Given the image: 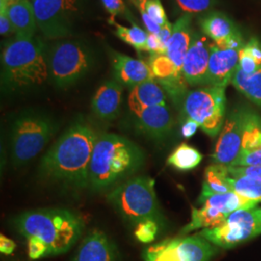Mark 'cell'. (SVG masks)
Returning <instances> with one entry per match:
<instances>
[{
	"label": "cell",
	"instance_id": "obj_38",
	"mask_svg": "<svg viewBox=\"0 0 261 261\" xmlns=\"http://www.w3.org/2000/svg\"><path fill=\"white\" fill-rule=\"evenodd\" d=\"M198 128H199V125L196 121H194L192 119H185V122L183 123L182 128H181L182 136L185 139H190L196 134Z\"/></svg>",
	"mask_w": 261,
	"mask_h": 261
},
{
	"label": "cell",
	"instance_id": "obj_19",
	"mask_svg": "<svg viewBox=\"0 0 261 261\" xmlns=\"http://www.w3.org/2000/svg\"><path fill=\"white\" fill-rule=\"evenodd\" d=\"M123 87L116 81L103 83L94 95L91 108L95 115L103 120L114 119L120 111Z\"/></svg>",
	"mask_w": 261,
	"mask_h": 261
},
{
	"label": "cell",
	"instance_id": "obj_5",
	"mask_svg": "<svg viewBox=\"0 0 261 261\" xmlns=\"http://www.w3.org/2000/svg\"><path fill=\"white\" fill-rule=\"evenodd\" d=\"M122 218L132 224L145 220L161 224L163 217L155 192V180L138 176L122 182L107 196Z\"/></svg>",
	"mask_w": 261,
	"mask_h": 261
},
{
	"label": "cell",
	"instance_id": "obj_10",
	"mask_svg": "<svg viewBox=\"0 0 261 261\" xmlns=\"http://www.w3.org/2000/svg\"><path fill=\"white\" fill-rule=\"evenodd\" d=\"M218 249L197 233L151 245L142 253V258L144 261H210Z\"/></svg>",
	"mask_w": 261,
	"mask_h": 261
},
{
	"label": "cell",
	"instance_id": "obj_39",
	"mask_svg": "<svg viewBox=\"0 0 261 261\" xmlns=\"http://www.w3.org/2000/svg\"><path fill=\"white\" fill-rule=\"evenodd\" d=\"M16 1H18V0H0V5H4V6L8 7L12 3L16 2Z\"/></svg>",
	"mask_w": 261,
	"mask_h": 261
},
{
	"label": "cell",
	"instance_id": "obj_34",
	"mask_svg": "<svg viewBox=\"0 0 261 261\" xmlns=\"http://www.w3.org/2000/svg\"><path fill=\"white\" fill-rule=\"evenodd\" d=\"M231 176H246L261 181V166L254 167H228Z\"/></svg>",
	"mask_w": 261,
	"mask_h": 261
},
{
	"label": "cell",
	"instance_id": "obj_26",
	"mask_svg": "<svg viewBox=\"0 0 261 261\" xmlns=\"http://www.w3.org/2000/svg\"><path fill=\"white\" fill-rule=\"evenodd\" d=\"M230 84L251 102L261 107V69L247 75L237 68Z\"/></svg>",
	"mask_w": 261,
	"mask_h": 261
},
{
	"label": "cell",
	"instance_id": "obj_37",
	"mask_svg": "<svg viewBox=\"0 0 261 261\" xmlns=\"http://www.w3.org/2000/svg\"><path fill=\"white\" fill-rule=\"evenodd\" d=\"M16 243L12 239L4 236L3 234L0 235V252L5 255H11L16 250Z\"/></svg>",
	"mask_w": 261,
	"mask_h": 261
},
{
	"label": "cell",
	"instance_id": "obj_25",
	"mask_svg": "<svg viewBox=\"0 0 261 261\" xmlns=\"http://www.w3.org/2000/svg\"><path fill=\"white\" fill-rule=\"evenodd\" d=\"M227 217L228 216L222 213L214 207L201 205L198 209L193 208L191 222L181 230V234L185 235L200 228L205 229L216 227L223 224Z\"/></svg>",
	"mask_w": 261,
	"mask_h": 261
},
{
	"label": "cell",
	"instance_id": "obj_32",
	"mask_svg": "<svg viewBox=\"0 0 261 261\" xmlns=\"http://www.w3.org/2000/svg\"><path fill=\"white\" fill-rule=\"evenodd\" d=\"M160 224L154 220H145L136 225L135 236L140 243L148 244L155 241L158 235Z\"/></svg>",
	"mask_w": 261,
	"mask_h": 261
},
{
	"label": "cell",
	"instance_id": "obj_20",
	"mask_svg": "<svg viewBox=\"0 0 261 261\" xmlns=\"http://www.w3.org/2000/svg\"><path fill=\"white\" fill-rule=\"evenodd\" d=\"M135 116L139 129L154 139L167 137L173 126V118L168 105L151 107Z\"/></svg>",
	"mask_w": 261,
	"mask_h": 261
},
{
	"label": "cell",
	"instance_id": "obj_9",
	"mask_svg": "<svg viewBox=\"0 0 261 261\" xmlns=\"http://www.w3.org/2000/svg\"><path fill=\"white\" fill-rule=\"evenodd\" d=\"M198 234L218 248H234L260 235L261 207L239 209L229 215L223 224L202 229Z\"/></svg>",
	"mask_w": 261,
	"mask_h": 261
},
{
	"label": "cell",
	"instance_id": "obj_23",
	"mask_svg": "<svg viewBox=\"0 0 261 261\" xmlns=\"http://www.w3.org/2000/svg\"><path fill=\"white\" fill-rule=\"evenodd\" d=\"M16 37H33L38 28L35 12L30 0H18L7 7Z\"/></svg>",
	"mask_w": 261,
	"mask_h": 261
},
{
	"label": "cell",
	"instance_id": "obj_8",
	"mask_svg": "<svg viewBox=\"0 0 261 261\" xmlns=\"http://www.w3.org/2000/svg\"><path fill=\"white\" fill-rule=\"evenodd\" d=\"M48 75L58 88H68L87 74L92 65V55L79 41H61L47 54Z\"/></svg>",
	"mask_w": 261,
	"mask_h": 261
},
{
	"label": "cell",
	"instance_id": "obj_17",
	"mask_svg": "<svg viewBox=\"0 0 261 261\" xmlns=\"http://www.w3.org/2000/svg\"><path fill=\"white\" fill-rule=\"evenodd\" d=\"M112 70L115 81L122 86L130 87L155 80L149 64L143 60L111 50Z\"/></svg>",
	"mask_w": 261,
	"mask_h": 261
},
{
	"label": "cell",
	"instance_id": "obj_7",
	"mask_svg": "<svg viewBox=\"0 0 261 261\" xmlns=\"http://www.w3.org/2000/svg\"><path fill=\"white\" fill-rule=\"evenodd\" d=\"M225 88L206 85L188 91L182 100L185 119L196 121L199 128L211 138L217 137L225 121Z\"/></svg>",
	"mask_w": 261,
	"mask_h": 261
},
{
	"label": "cell",
	"instance_id": "obj_33",
	"mask_svg": "<svg viewBox=\"0 0 261 261\" xmlns=\"http://www.w3.org/2000/svg\"><path fill=\"white\" fill-rule=\"evenodd\" d=\"M175 2L184 15H194L211 9L216 0H175Z\"/></svg>",
	"mask_w": 261,
	"mask_h": 261
},
{
	"label": "cell",
	"instance_id": "obj_3",
	"mask_svg": "<svg viewBox=\"0 0 261 261\" xmlns=\"http://www.w3.org/2000/svg\"><path fill=\"white\" fill-rule=\"evenodd\" d=\"M144 153L130 140L115 134L98 137L89 168L90 187L102 191L135 174L144 163Z\"/></svg>",
	"mask_w": 261,
	"mask_h": 261
},
{
	"label": "cell",
	"instance_id": "obj_27",
	"mask_svg": "<svg viewBox=\"0 0 261 261\" xmlns=\"http://www.w3.org/2000/svg\"><path fill=\"white\" fill-rule=\"evenodd\" d=\"M202 161L201 153L195 147L182 143L168 158V165L178 170L187 171L196 168Z\"/></svg>",
	"mask_w": 261,
	"mask_h": 261
},
{
	"label": "cell",
	"instance_id": "obj_21",
	"mask_svg": "<svg viewBox=\"0 0 261 261\" xmlns=\"http://www.w3.org/2000/svg\"><path fill=\"white\" fill-rule=\"evenodd\" d=\"M191 22L192 15H183L175 21L166 54L180 73L193 39Z\"/></svg>",
	"mask_w": 261,
	"mask_h": 261
},
{
	"label": "cell",
	"instance_id": "obj_2",
	"mask_svg": "<svg viewBox=\"0 0 261 261\" xmlns=\"http://www.w3.org/2000/svg\"><path fill=\"white\" fill-rule=\"evenodd\" d=\"M17 231L25 239H35L47 251V257L69 252L81 238L83 220L66 209H39L23 212L14 219Z\"/></svg>",
	"mask_w": 261,
	"mask_h": 261
},
{
	"label": "cell",
	"instance_id": "obj_4",
	"mask_svg": "<svg viewBox=\"0 0 261 261\" xmlns=\"http://www.w3.org/2000/svg\"><path fill=\"white\" fill-rule=\"evenodd\" d=\"M48 75L47 55L41 40L15 37L1 54V83L10 92L22 91L46 83Z\"/></svg>",
	"mask_w": 261,
	"mask_h": 261
},
{
	"label": "cell",
	"instance_id": "obj_16",
	"mask_svg": "<svg viewBox=\"0 0 261 261\" xmlns=\"http://www.w3.org/2000/svg\"><path fill=\"white\" fill-rule=\"evenodd\" d=\"M239 50L235 48H220L210 44V57L206 85L224 87L231 83L239 63Z\"/></svg>",
	"mask_w": 261,
	"mask_h": 261
},
{
	"label": "cell",
	"instance_id": "obj_29",
	"mask_svg": "<svg viewBox=\"0 0 261 261\" xmlns=\"http://www.w3.org/2000/svg\"><path fill=\"white\" fill-rule=\"evenodd\" d=\"M109 22L115 27L114 34L123 42L130 45L138 51L146 50V42L148 37V32L146 30H143L134 22H132L130 28L123 27L115 20H109Z\"/></svg>",
	"mask_w": 261,
	"mask_h": 261
},
{
	"label": "cell",
	"instance_id": "obj_35",
	"mask_svg": "<svg viewBox=\"0 0 261 261\" xmlns=\"http://www.w3.org/2000/svg\"><path fill=\"white\" fill-rule=\"evenodd\" d=\"M103 8L111 15L109 20H115V17L127 14L126 5L123 0H101Z\"/></svg>",
	"mask_w": 261,
	"mask_h": 261
},
{
	"label": "cell",
	"instance_id": "obj_13",
	"mask_svg": "<svg viewBox=\"0 0 261 261\" xmlns=\"http://www.w3.org/2000/svg\"><path fill=\"white\" fill-rule=\"evenodd\" d=\"M200 28L220 48L241 49L246 44L233 21L221 12H212L203 17Z\"/></svg>",
	"mask_w": 261,
	"mask_h": 261
},
{
	"label": "cell",
	"instance_id": "obj_12",
	"mask_svg": "<svg viewBox=\"0 0 261 261\" xmlns=\"http://www.w3.org/2000/svg\"><path fill=\"white\" fill-rule=\"evenodd\" d=\"M244 110L236 109L226 116L211 155L214 164L227 167L236 166L242 146Z\"/></svg>",
	"mask_w": 261,
	"mask_h": 261
},
{
	"label": "cell",
	"instance_id": "obj_40",
	"mask_svg": "<svg viewBox=\"0 0 261 261\" xmlns=\"http://www.w3.org/2000/svg\"><path fill=\"white\" fill-rule=\"evenodd\" d=\"M130 1H132V2H133V3H134V1H135V0H130Z\"/></svg>",
	"mask_w": 261,
	"mask_h": 261
},
{
	"label": "cell",
	"instance_id": "obj_28",
	"mask_svg": "<svg viewBox=\"0 0 261 261\" xmlns=\"http://www.w3.org/2000/svg\"><path fill=\"white\" fill-rule=\"evenodd\" d=\"M238 69L251 75L261 69V43L256 38H251L239 50Z\"/></svg>",
	"mask_w": 261,
	"mask_h": 261
},
{
	"label": "cell",
	"instance_id": "obj_11",
	"mask_svg": "<svg viewBox=\"0 0 261 261\" xmlns=\"http://www.w3.org/2000/svg\"><path fill=\"white\" fill-rule=\"evenodd\" d=\"M38 28L50 39L71 35L80 0H31Z\"/></svg>",
	"mask_w": 261,
	"mask_h": 261
},
{
	"label": "cell",
	"instance_id": "obj_36",
	"mask_svg": "<svg viewBox=\"0 0 261 261\" xmlns=\"http://www.w3.org/2000/svg\"><path fill=\"white\" fill-rule=\"evenodd\" d=\"M0 33L1 36L15 34V30L7 13V7L4 5H0Z\"/></svg>",
	"mask_w": 261,
	"mask_h": 261
},
{
	"label": "cell",
	"instance_id": "obj_1",
	"mask_svg": "<svg viewBox=\"0 0 261 261\" xmlns=\"http://www.w3.org/2000/svg\"><path fill=\"white\" fill-rule=\"evenodd\" d=\"M98 137L85 123L72 125L44 155L40 172L65 186L77 189L90 187L89 168Z\"/></svg>",
	"mask_w": 261,
	"mask_h": 261
},
{
	"label": "cell",
	"instance_id": "obj_30",
	"mask_svg": "<svg viewBox=\"0 0 261 261\" xmlns=\"http://www.w3.org/2000/svg\"><path fill=\"white\" fill-rule=\"evenodd\" d=\"M231 191L246 199L261 202V181L246 176H229Z\"/></svg>",
	"mask_w": 261,
	"mask_h": 261
},
{
	"label": "cell",
	"instance_id": "obj_24",
	"mask_svg": "<svg viewBox=\"0 0 261 261\" xmlns=\"http://www.w3.org/2000/svg\"><path fill=\"white\" fill-rule=\"evenodd\" d=\"M228 167L221 164H212L206 168L204 180L202 184L201 195L198 198V203L213 195L225 194L232 192L229 184Z\"/></svg>",
	"mask_w": 261,
	"mask_h": 261
},
{
	"label": "cell",
	"instance_id": "obj_15",
	"mask_svg": "<svg viewBox=\"0 0 261 261\" xmlns=\"http://www.w3.org/2000/svg\"><path fill=\"white\" fill-rule=\"evenodd\" d=\"M261 166V116L252 110H244L242 146L235 167Z\"/></svg>",
	"mask_w": 261,
	"mask_h": 261
},
{
	"label": "cell",
	"instance_id": "obj_6",
	"mask_svg": "<svg viewBox=\"0 0 261 261\" xmlns=\"http://www.w3.org/2000/svg\"><path fill=\"white\" fill-rule=\"evenodd\" d=\"M56 126L47 116L25 114L13 125L10 139V154L13 164L23 166L38 156L51 140Z\"/></svg>",
	"mask_w": 261,
	"mask_h": 261
},
{
	"label": "cell",
	"instance_id": "obj_14",
	"mask_svg": "<svg viewBox=\"0 0 261 261\" xmlns=\"http://www.w3.org/2000/svg\"><path fill=\"white\" fill-rule=\"evenodd\" d=\"M209 57L210 44L207 38L195 34L182 67V75L188 85L206 84Z\"/></svg>",
	"mask_w": 261,
	"mask_h": 261
},
{
	"label": "cell",
	"instance_id": "obj_18",
	"mask_svg": "<svg viewBox=\"0 0 261 261\" xmlns=\"http://www.w3.org/2000/svg\"><path fill=\"white\" fill-rule=\"evenodd\" d=\"M73 261H120V256L107 234L94 229L83 239Z\"/></svg>",
	"mask_w": 261,
	"mask_h": 261
},
{
	"label": "cell",
	"instance_id": "obj_31",
	"mask_svg": "<svg viewBox=\"0 0 261 261\" xmlns=\"http://www.w3.org/2000/svg\"><path fill=\"white\" fill-rule=\"evenodd\" d=\"M134 4L139 10H143L161 28L168 23V17L161 0H135Z\"/></svg>",
	"mask_w": 261,
	"mask_h": 261
},
{
	"label": "cell",
	"instance_id": "obj_22",
	"mask_svg": "<svg viewBox=\"0 0 261 261\" xmlns=\"http://www.w3.org/2000/svg\"><path fill=\"white\" fill-rule=\"evenodd\" d=\"M167 105L165 89L156 80L139 84L130 89L128 106L134 115L155 106Z\"/></svg>",
	"mask_w": 261,
	"mask_h": 261
}]
</instances>
